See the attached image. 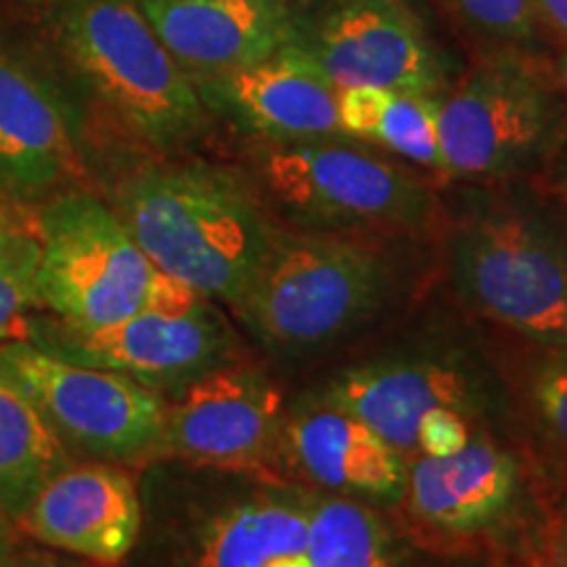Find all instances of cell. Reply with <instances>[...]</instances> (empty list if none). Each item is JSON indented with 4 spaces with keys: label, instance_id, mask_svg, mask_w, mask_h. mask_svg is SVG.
<instances>
[{
    "label": "cell",
    "instance_id": "cell-1",
    "mask_svg": "<svg viewBox=\"0 0 567 567\" xmlns=\"http://www.w3.org/2000/svg\"><path fill=\"white\" fill-rule=\"evenodd\" d=\"M161 274L237 308L271 250L276 226L243 176L205 161H153L124 176L116 205Z\"/></svg>",
    "mask_w": 567,
    "mask_h": 567
},
{
    "label": "cell",
    "instance_id": "cell-2",
    "mask_svg": "<svg viewBox=\"0 0 567 567\" xmlns=\"http://www.w3.org/2000/svg\"><path fill=\"white\" fill-rule=\"evenodd\" d=\"M48 34L63 74L142 145L174 151L208 126L193 76L137 0H55Z\"/></svg>",
    "mask_w": 567,
    "mask_h": 567
},
{
    "label": "cell",
    "instance_id": "cell-3",
    "mask_svg": "<svg viewBox=\"0 0 567 567\" xmlns=\"http://www.w3.org/2000/svg\"><path fill=\"white\" fill-rule=\"evenodd\" d=\"M255 193L313 229H417L436 200L421 176L342 137L260 142Z\"/></svg>",
    "mask_w": 567,
    "mask_h": 567
},
{
    "label": "cell",
    "instance_id": "cell-4",
    "mask_svg": "<svg viewBox=\"0 0 567 567\" xmlns=\"http://www.w3.org/2000/svg\"><path fill=\"white\" fill-rule=\"evenodd\" d=\"M452 266L476 308L547 350H567V237L526 205L484 203L460 218Z\"/></svg>",
    "mask_w": 567,
    "mask_h": 567
},
{
    "label": "cell",
    "instance_id": "cell-5",
    "mask_svg": "<svg viewBox=\"0 0 567 567\" xmlns=\"http://www.w3.org/2000/svg\"><path fill=\"white\" fill-rule=\"evenodd\" d=\"M386 287L379 250L331 234L276 231L237 313L266 344L305 350L365 318Z\"/></svg>",
    "mask_w": 567,
    "mask_h": 567
},
{
    "label": "cell",
    "instance_id": "cell-6",
    "mask_svg": "<svg viewBox=\"0 0 567 567\" xmlns=\"http://www.w3.org/2000/svg\"><path fill=\"white\" fill-rule=\"evenodd\" d=\"M567 124L557 87L517 51L481 59L439 97V147L455 179H507L542 166Z\"/></svg>",
    "mask_w": 567,
    "mask_h": 567
},
{
    "label": "cell",
    "instance_id": "cell-7",
    "mask_svg": "<svg viewBox=\"0 0 567 567\" xmlns=\"http://www.w3.org/2000/svg\"><path fill=\"white\" fill-rule=\"evenodd\" d=\"M38 229L40 305L55 318L95 329L147 308L158 268L111 205L66 189L40 205Z\"/></svg>",
    "mask_w": 567,
    "mask_h": 567
},
{
    "label": "cell",
    "instance_id": "cell-8",
    "mask_svg": "<svg viewBox=\"0 0 567 567\" xmlns=\"http://www.w3.org/2000/svg\"><path fill=\"white\" fill-rule=\"evenodd\" d=\"M287 45L337 90L442 97L446 69L413 0H287Z\"/></svg>",
    "mask_w": 567,
    "mask_h": 567
},
{
    "label": "cell",
    "instance_id": "cell-9",
    "mask_svg": "<svg viewBox=\"0 0 567 567\" xmlns=\"http://www.w3.org/2000/svg\"><path fill=\"white\" fill-rule=\"evenodd\" d=\"M0 368L30 394L69 452L103 463L158 457L166 400L130 375L71 363L32 342L0 347Z\"/></svg>",
    "mask_w": 567,
    "mask_h": 567
},
{
    "label": "cell",
    "instance_id": "cell-10",
    "mask_svg": "<svg viewBox=\"0 0 567 567\" xmlns=\"http://www.w3.org/2000/svg\"><path fill=\"white\" fill-rule=\"evenodd\" d=\"M24 342L71 363L130 375L153 392L182 389L229 358L231 334L208 302L187 308H145L109 326H74L32 318Z\"/></svg>",
    "mask_w": 567,
    "mask_h": 567
},
{
    "label": "cell",
    "instance_id": "cell-11",
    "mask_svg": "<svg viewBox=\"0 0 567 567\" xmlns=\"http://www.w3.org/2000/svg\"><path fill=\"white\" fill-rule=\"evenodd\" d=\"M281 392L255 365L221 363L166 400L158 457L250 471L281 446Z\"/></svg>",
    "mask_w": 567,
    "mask_h": 567
},
{
    "label": "cell",
    "instance_id": "cell-12",
    "mask_svg": "<svg viewBox=\"0 0 567 567\" xmlns=\"http://www.w3.org/2000/svg\"><path fill=\"white\" fill-rule=\"evenodd\" d=\"M0 179L38 203L84 179L76 113L45 63L0 38Z\"/></svg>",
    "mask_w": 567,
    "mask_h": 567
},
{
    "label": "cell",
    "instance_id": "cell-13",
    "mask_svg": "<svg viewBox=\"0 0 567 567\" xmlns=\"http://www.w3.org/2000/svg\"><path fill=\"white\" fill-rule=\"evenodd\" d=\"M408 520L446 544H478L509 530L526 502L523 465L505 446L471 439L452 455L410 460L402 486Z\"/></svg>",
    "mask_w": 567,
    "mask_h": 567
},
{
    "label": "cell",
    "instance_id": "cell-14",
    "mask_svg": "<svg viewBox=\"0 0 567 567\" xmlns=\"http://www.w3.org/2000/svg\"><path fill=\"white\" fill-rule=\"evenodd\" d=\"M193 82L208 113L260 142L344 137L339 90L289 45L264 61Z\"/></svg>",
    "mask_w": 567,
    "mask_h": 567
},
{
    "label": "cell",
    "instance_id": "cell-15",
    "mask_svg": "<svg viewBox=\"0 0 567 567\" xmlns=\"http://www.w3.org/2000/svg\"><path fill=\"white\" fill-rule=\"evenodd\" d=\"M140 523L134 478L111 463L69 465L17 517L21 534L97 565L122 563L137 544Z\"/></svg>",
    "mask_w": 567,
    "mask_h": 567
},
{
    "label": "cell",
    "instance_id": "cell-16",
    "mask_svg": "<svg viewBox=\"0 0 567 567\" xmlns=\"http://www.w3.org/2000/svg\"><path fill=\"white\" fill-rule=\"evenodd\" d=\"M193 80L264 61L287 45V0H137Z\"/></svg>",
    "mask_w": 567,
    "mask_h": 567
},
{
    "label": "cell",
    "instance_id": "cell-17",
    "mask_svg": "<svg viewBox=\"0 0 567 567\" xmlns=\"http://www.w3.org/2000/svg\"><path fill=\"white\" fill-rule=\"evenodd\" d=\"M281 450L318 486L371 499H394L405 486V460L329 400L284 421Z\"/></svg>",
    "mask_w": 567,
    "mask_h": 567
},
{
    "label": "cell",
    "instance_id": "cell-18",
    "mask_svg": "<svg viewBox=\"0 0 567 567\" xmlns=\"http://www.w3.org/2000/svg\"><path fill=\"white\" fill-rule=\"evenodd\" d=\"M329 402L375 431L402 460L417 457L423 423L434 410L471 408L463 375L431 363L358 368L331 386Z\"/></svg>",
    "mask_w": 567,
    "mask_h": 567
},
{
    "label": "cell",
    "instance_id": "cell-19",
    "mask_svg": "<svg viewBox=\"0 0 567 567\" xmlns=\"http://www.w3.org/2000/svg\"><path fill=\"white\" fill-rule=\"evenodd\" d=\"M197 567H310L308 505L260 496L226 509L205 530Z\"/></svg>",
    "mask_w": 567,
    "mask_h": 567
},
{
    "label": "cell",
    "instance_id": "cell-20",
    "mask_svg": "<svg viewBox=\"0 0 567 567\" xmlns=\"http://www.w3.org/2000/svg\"><path fill=\"white\" fill-rule=\"evenodd\" d=\"M74 455L42 417L30 394L0 368V509L13 520Z\"/></svg>",
    "mask_w": 567,
    "mask_h": 567
},
{
    "label": "cell",
    "instance_id": "cell-21",
    "mask_svg": "<svg viewBox=\"0 0 567 567\" xmlns=\"http://www.w3.org/2000/svg\"><path fill=\"white\" fill-rule=\"evenodd\" d=\"M339 124L347 137L375 142L415 166L444 174L434 95L384 87L339 90Z\"/></svg>",
    "mask_w": 567,
    "mask_h": 567
},
{
    "label": "cell",
    "instance_id": "cell-22",
    "mask_svg": "<svg viewBox=\"0 0 567 567\" xmlns=\"http://www.w3.org/2000/svg\"><path fill=\"white\" fill-rule=\"evenodd\" d=\"M308 559L310 567H396L381 520L352 499L308 505Z\"/></svg>",
    "mask_w": 567,
    "mask_h": 567
},
{
    "label": "cell",
    "instance_id": "cell-23",
    "mask_svg": "<svg viewBox=\"0 0 567 567\" xmlns=\"http://www.w3.org/2000/svg\"><path fill=\"white\" fill-rule=\"evenodd\" d=\"M42 245L38 221L0 234V342H21L40 305Z\"/></svg>",
    "mask_w": 567,
    "mask_h": 567
},
{
    "label": "cell",
    "instance_id": "cell-24",
    "mask_svg": "<svg viewBox=\"0 0 567 567\" xmlns=\"http://www.w3.org/2000/svg\"><path fill=\"white\" fill-rule=\"evenodd\" d=\"M457 17L484 38L528 45L538 34L534 0H450Z\"/></svg>",
    "mask_w": 567,
    "mask_h": 567
},
{
    "label": "cell",
    "instance_id": "cell-25",
    "mask_svg": "<svg viewBox=\"0 0 567 567\" xmlns=\"http://www.w3.org/2000/svg\"><path fill=\"white\" fill-rule=\"evenodd\" d=\"M534 402L544 425L567 446V350H551L536 371Z\"/></svg>",
    "mask_w": 567,
    "mask_h": 567
},
{
    "label": "cell",
    "instance_id": "cell-26",
    "mask_svg": "<svg viewBox=\"0 0 567 567\" xmlns=\"http://www.w3.org/2000/svg\"><path fill=\"white\" fill-rule=\"evenodd\" d=\"M38 203L24 200L19 193L0 179V234L13 229V226H24L38 221Z\"/></svg>",
    "mask_w": 567,
    "mask_h": 567
},
{
    "label": "cell",
    "instance_id": "cell-27",
    "mask_svg": "<svg viewBox=\"0 0 567 567\" xmlns=\"http://www.w3.org/2000/svg\"><path fill=\"white\" fill-rule=\"evenodd\" d=\"M542 168L551 195H555L563 205H567V124L563 126V132H559L555 145H551L547 158H544Z\"/></svg>",
    "mask_w": 567,
    "mask_h": 567
},
{
    "label": "cell",
    "instance_id": "cell-28",
    "mask_svg": "<svg viewBox=\"0 0 567 567\" xmlns=\"http://www.w3.org/2000/svg\"><path fill=\"white\" fill-rule=\"evenodd\" d=\"M19 526L11 515L0 509V567H17L21 557L19 547Z\"/></svg>",
    "mask_w": 567,
    "mask_h": 567
},
{
    "label": "cell",
    "instance_id": "cell-29",
    "mask_svg": "<svg viewBox=\"0 0 567 567\" xmlns=\"http://www.w3.org/2000/svg\"><path fill=\"white\" fill-rule=\"evenodd\" d=\"M534 9L538 21L567 40V0H534Z\"/></svg>",
    "mask_w": 567,
    "mask_h": 567
},
{
    "label": "cell",
    "instance_id": "cell-30",
    "mask_svg": "<svg viewBox=\"0 0 567 567\" xmlns=\"http://www.w3.org/2000/svg\"><path fill=\"white\" fill-rule=\"evenodd\" d=\"M17 567H76V565L63 563V559L53 555H40V551H32V555H24V551H21Z\"/></svg>",
    "mask_w": 567,
    "mask_h": 567
},
{
    "label": "cell",
    "instance_id": "cell-31",
    "mask_svg": "<svg viewBox=\"0 0 567 567\" xmlns=\"http://www.w3.org/2000/svg\"><path fill=\"white\" fill-rule=\"evenodd\" d=\"M557 74H559V82H563V87H565V92H567V51L559 55V61H557Z\"/></svg>",
    "mask_w": 567,
    "mask_h": 567
},
{
    "label": "cell",
    "instance_id": "cell-32",
    "mask_svg": "<svg viewBox=\"0 0 567 567\" xmlns=\"http://www.w3.org/2000/svg\"><path fill=\"white\" fill-rule=\"evenodd\" d=\"M21 3H55V0H21Z\"/></svg>",
    "mask_w": 567,
    "mask_h": 567
},
{
    "label": "cell",
    "instance_id": "cell-33",
    "mask_svg": "<svg viewBox=\"0 0 567 567\" xmlns=\"http://www.w3.org/2000/svg\"><path fill=\"white\" fill-rule=\"evenodd\" d=\"M565 567H567V551H565Z\"/></svg>",
    "mask_w": 567,
    "mask_h": 567
}]
</instances>
